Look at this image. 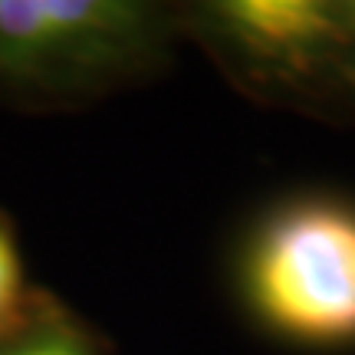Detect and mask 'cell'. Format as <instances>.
Segmentation results:
<instances>
[{"label":"cell","mask_w":355,"mask_h":355,"mask_svg":"<svg viewBox=\"0 0 355 355\" xmlns=\"http://www.w3.org/2000/svg\"><path fill=\"white\" fill-rule=\"evenodd\" d=\"M26 332V273L10 227L0 220V345Z\"/></svg>","instance_id":"4"},{"label":"cell","mask_w":355,"mask_h":355,"mask_svg":"<svg viewBox=\"0 0 355 355\" xmlns=\"http://www.w3.org/2000/svg\"><path fill=\"white\" fill-rule=\"evenodd\" d=\"M168 13L139 0H0V83L92 86L158 60Z\"/></svg>","instance_id":"2"},{"label":"cell","mask_w":355,"mask_h":355,"mask_svg":"<svg viewBox=\"0 0 355 355\" xmlns=\"http://www.w3.org/2000/svg\"><path fill=\"white\" fill-rule=\"evenodd\" d=\"M343 26H345V66L355 92V0H343Z\"/></svg>","instance_id":"6"},{"label":"cell","mask_w":355,"mask_h":355,"mask_svg":"<svg viewBox=\"0 0 355 355\" xmlns=\"http://www.w3.org/2000/svg\"><path fill=\"white\" fill-rule=\"evenodd\" d=\"M0 355H96L76 326L46 322L0 345Z\"/></svg>","instance_id":"5"},{"label":"cell","mask_w":355,"mask_h":355,"mask_svg":"<svg viewBox=\"0 0 355 355\" xmlns=\"http://www.w3.org/2000/svg\"><path fill=\"white\" fill-rule=\"evenodd\" d=\"M241 283L270 332L313 349L355 345V204L329 194L279 204L247 241Z\"/></svg>","instance_id":"1"},{"label":"cell","mask_w":355,"mask_h":355,"mask_svg":"<svg viewBox=\"0 0 355 355\" xmlns=\"http://www.w3.org/2000/svg\"><path fill=\"white\" fill-rule=\"evenodd\" d=\"M201 37L254 86L355 105L343 0H211Z\"/></svg>","instance_id":"3"}]
</instances>
